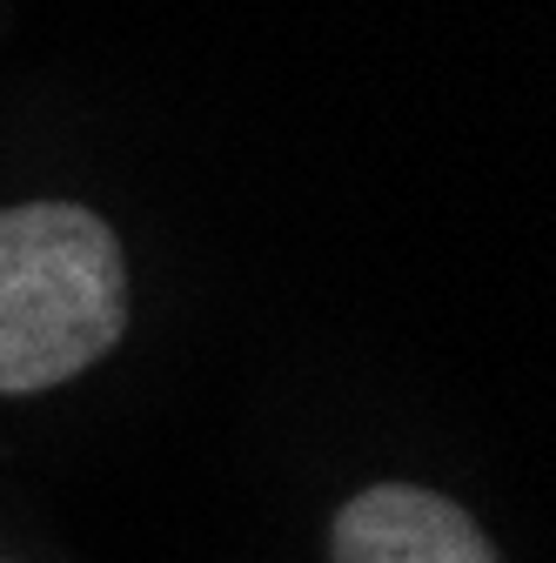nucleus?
<instances>
[{
  "label": "nucleus",
  "mask_w": 556,
  "mask_h": 563,
  "mask_svg": "<svg viewBox=\"0 0 556 563\" xmlns=\"http://www.w3.org/2000/svg\"><path fill=\"white\" fill-rule=\"evenodd\" d=\"M127 329L121 242L75 201L0 216V396H34L101 363Z\"/></svg>",
  "instance_id": "obj_1"
},
{
  "label": "nucleus",
  "mask_w": 556,
  "mask_h": 563,
  "mask_svg": "<svg viewBox=\"0 0 556 563\" xmlns=\"http://www.w3.org/2000/svg\"><path fill=\"white\" fill-rule=\"evenodd\" d=\"M335 563H503V556L469 523V510H456L436 489L376 483L342 504Z\"/></svg>",
  "instance_id": "obj_2"
}]
</instances>
